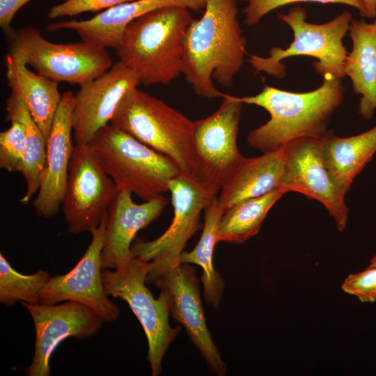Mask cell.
Returning <instances> with one entry per match:
<instances>
[{
  "instance_id": "cell-1",
  "label": "cell",
  "mask_w": 376,
  "mask_h": 376,
  "mask_svg": "<svg viewBox=\"0 0 376 376\" xmlns=\"http://www.w3.org/2000/svg\"><path fill=\"white\" fill-rule=\"evenodd\" d=\"M204 13L191 21L185 39L182 74L203 98L223 97L213 79L233 86L247 55L236 0H206Z\"/></svg>"
},
{
  "instance_id": "cell-2",
  "label": "cell",
  "mask_w": 376,
  "mask_h": 376,
  "mask_svg": "<svg viewBox=\"0 0 376 376\" xmlns=\"http://www.w3.org/2000/svg\"><path fill=\"white\" fill-rule=\"evenodd\" d=\"M344 95L342 79L327 75L318 88L308 92L296 93L266 85L255 95L238 97L243 104L260 107L270 116L266 123L249 132L246 141L263 153L299 139L322 137Z\"/></svg>"
},
{
  "instance_id": "cell-3",
  "label": "cell",
  "mask_w": 376,
  "mask_h": 376,
  "mask_svg": "<svg viewBox=\"0 0 376 376\" xmlns=\"http://www.w3.org/2000/svg\"><path fill=\"white\" fill-rule=\"evenodd\" d=\"M189 10L177 6L160 8L126 26L116 52L140 84L168 85L182 74L184 39L194 19Z\"/></svg>"
},
{
  "instance_id": "cell-4",
  "label": "cell",
  "mask_w": 376,
  "mask_h": 376,
  "mask_svg": "<svg viewBox=\"0 0 376 376\" xmlns=\"http://www.w3.org/2000/svg\"><path fill=\"white\" fill-rule=\"evenodd\" d=\"M89 143L118 190L128 191L145 201L169 191V182L182 172L169 157L111 123Z\"/></svg>"
},
{
  "instance_id": "cell-5",
  "label": "cell",
  "mask_w": 376,
  "mask_h": 376,
  "mask_svg": "<svg viewBox=\"0 0 376 376\" xmlns=\"http://www.w3.org/2000/svg\"><path fill=\"white\" fill-rule=\"evenodd\" d=\"M279 20L290 26L293 32V40L285 49L272 47L268 57L250 55L247 60L256 73L266 72L276 78L286 75L282 61L296 56L313 57V67L322 77L329 75L343 79V65L347 51L343 43L347 35L352 14L345 10L330 21L322 24L308 22L306 10L301 6L290 8L287 13H277Z\"/></svg>"
},
{
  "instance_id": "cell-6",
  "label": "cell",
  "mask_w": 376,
  "mask_h": 376,
  "mask_svg": "<svg viewBox=\"0 0 376 376\" xmlns=\"http://www.w3.org/2000/svg\"><path fill=\"white\" fill-rule=\"evenodd\" d=\"M110 123L173 159L189 173L194 121L137 87L119 103Z\"/></svg>"
},
{
  "instance_id": "cell-7",
  "label": "cell",
  "mask_w": 376,
  "mask_h": 376,
  "mask_svg": "<svg viewBox=\"0 0 376 376\" xmlns=\"http://www.w3.org/2000/svg\"><path fill=\"white\" fill-rule=\"evenodd\" d=\"M242 104L238 97L225 94L216 111L194 121L189 174L215 194L244 158L237 141Z\"/></svg>"
},
{
  "instance_id": "cell-8",
  "label": "cell",
  "mask_w": 376,
  "mask_h": 376,
  "mask_svg": "<svg viewBox=\"0 0 376 376\" xmlns=\"http://www.w3.org/2000/svg\"><path fill=\"white\" fill-rule=\"evenodd\" d=\"M149 269V261L134 257L124 268L102 270V277L106 294L127 302L140 322L148 340V361L152 375L157 376L162 370V359L181 327H172L169 324L166 292L161 290L159 296L154 299L146 286Z\"/></svg>"
},
{
  "instance_id": "cell-9",
  "label": "cell",
  "mask_w": 376,
  "mask_h": 376,
  "mask_svg": "<svg viewBox=\"0 0 376 376\" xmlns=\"http://www.w3.org/2000/svg\"><path fill=\"white\" fill-rule=\"evenodd\" d=\"M7 38L10 50L19 53L27 65L58 83L81 86L105 73L113 65L104 47L83 40L52 42L34 26L13 30Z\"/></svg>"
},
{
  "instance_id": "cell-10",
  "label": "cell",
  "mask_w": 376,
  "mask_h": 376,
  "mask_svg": "<svg viewBox=\"0 0 376 376\" xmlns=\"http://www.w3.org/2000/svg\"><path fill=\"white\" fill-rule=\"evenodd\" d=\"M169 191L173 207L169 227L152 241L134 240L131 246L135 257L150 262L146 283L180 265V257L187 241L201 228V212L217 195L183 172L169 182Z\"/></svg>"
},
{
  "instance_id": "cell-11",
  "label": "cell",
  "mask_w": 376,
  "mask_h": 376,
  "mask_svg": "<svg viewBox=\"0 0 376 376\" xmlns=\"http://www.w3.org/2000/svg\"><path fill=\"white\" fill-rule=\"evenodd\" d=\"M118 189L88 143L74 146L63 213L70 233H92L116 200Z\"/></svg>"
},
{
  "instance_id": "cell-12",
  "label": "cell",
  "mask_w": 376,
  "mask_h": 376,
  "mask_svg": "<svg viewBox=\"0 0 376 376\" xmlns=\"http://www.w3.org/2000/svg\"><path fill=\"white\" fill-rule=\"evenodd\" d=\"M287 156L279 188L321 203L338 231L347 226L348 207L324 162L321 137H304L286 144Z\"/></svg>"
},
{
  "instance_id": "cell-13",
  "label": "cell",
  "mask_w": 376,
  "mask_h": 376,
  "mask_svg": "<svg viewBox=\"0 0 376 376\" xmlns=\"http://www.w3.org/2000/svg\"><path fill=\"white\" fill-rule=\"evenodd\" d=\"M107 217L108 213L91 233V242L75 267L67 274L50 277L45 284L39 294L38 304L77 301L92 308L104 322L117 320L120 310L106 294L102 277L101 253Z\"/></svg>"
},
{
  "instance_id": "cell-14",
  "label": "cell",
  "mask_w": 376,
  "mask_h": 376,
  "mask_svg": "<svg viewBox=\"0 0 376 376\" xmlns=\"http://www.w3.org/2000/svg\"><path fill=\"white\" fill-rule=\"evenodd\" d=\"M21 304L30 313L36 332L32 362L24 369L29 376H49L50 357L61 342L69 337H91L104 322L95 311L77 301H66L58 305Z\"/></svg>"
},
{
  "instance_id": "cell-15",
  "label": "cell",
  "mask_w": 376,
  "mask_h": 376,
  "mask_svg": "<svg viewBox=\"0 0 376 376\" xmlns=\"http://www.w3.org/2000/svg\"><path fill=\"white\" fill-rule=\"evenodd\" d=\"M149 283H153L166 292L170 315L174 321L185 329L191 341L212 372L219 376H224L226 366L206 324L199 282L194 267L187 263L180 264L157 276Z\"/></svg>"
},
{
  "instance_id": "cell-16",
  "label": "cell",
  "mask_w": 376,
  "mask_h": 376,
  "mask_svg": "<svg viewBox=\"0 0 376 376\" xmlns=\"http://www.w3.org/2000/svg\"><path fill=\"white\" fill-rule=\"evenodd\" d=\"M140 84L136 75L119 61L75 94L72 132L76 143H88L110 123L123 97Z\"/></svg>"
},
{
  "instance_id": "cell-17",
  "label": "cell",
  "mask_w": 376,
  "mask_h": 376,
  "mask_svg": "<svg viewBox=\"0 0 376 376\" xmlns=\"http://www.w3.org/2000/svg\"><path fill=\"white\" fill-rule=\"evenodd\" d=\"M74 104L72 91L63 93L47 139L45 166L33 203L39 217L55 216L63 201L74 148L72 142Z\"/></svg>"
},
{
  "instance_id": "cell-18",
  "label": "cell",
  "mask_w": 376,
  "mask_h": 376,
  "mask_svg": "<svg viewBox=\"0 0 376 376\" xmlns=\"http://www.w3.org/2000/svg\"><path fill=\"white\" fill-rule=\"evenodd\" d=\"M132 193L120 190L108 211L103 247L102 269H122L135 257L131 251L139 230L157 219L168 205L162 194L141 204L134 203Z\"/></svg>"
},
{
  "instance_id": "cell-19",
  "label": "cell",
  "mask_w": 376,
  "mask_h": 376,
  "mask_svg": "<svg viewBox=\"0 0 376 376\" xmlns=\"http://www.w3.org/2000/svg\"><path fill=\"white\" fill-rule=\"evenodd\" d=\"M205 3L206 0H134L111 7L88 19L51 23L46 30H72L83 41L116 49L126 26L146 13L172 6L197 12L204 9Z\"/></svg>"
},
{
  "instance_id": "cell-20",
  "label": "cell",
  "mask_w": 376,
  "mask_h": 376,
  "mask_svg": "<svg viewBox=\"0 0 376 376\" xmlns=\"http://www.w3.org/2000/svg\"><path fill=\"white\" fill-rule=\"evenodd\" d=\"M287 156V146L244 157L221 187L217 197L224 212L242 201L263 196L279 188Z\"/></svg>"
},
{
  "instance_id": "cell-21",
  "label": "cell",
  "mask_w": 376,
  "mask_h": 376,
  "mask_svg": "<svg viewBox=\"0 0 376 376\" xmlns=\"http://www.w3.org/2000/svg\"><path fill=\"white\" fill-rule=\"evenodd\" d=\"M348 31L352 49L347 53L343 70L354 93L361 96L359 115L369 120L376 110V19L367 22L352 19Z\"/></svg>"
},
{
  "instance_id": "cell-22",
  "label": "cell",
  "mask_w": 376,
  "mask_h": 376,
  "mask_svg": "<svg viewBox=\"0 0 376 376\" xmlns=\"http://www.w3.org/2000/svg\"><path fill=\"white\" fill-rule=\"evenodd\" d=\"M5 64L8 86L22 96L47 141L61 99L58 83L29 70L16 52L6 54Z\"/></svg>"
},
{
  "instance_id": "cell-23",
  "label": "cell",
  "mask_w": 376,
  "mask_h": 376,
  "mask_svg": "<svg viewBox=\"0 0 376 376\" xmlns=\"http://www.w3.org/2000/svg\"><path fill=\"white\" fill-rule=\"evenodd\" d=\"M321 139L325 166L336 186L346 194L376 152V125L350 137L337 136L330 130Z\"/></svg>"
},
{
  "instance_id": "cell-24",
  "label": "cell",
  "mask_w": 376,
  "mask_h": 376,
  "mask_svg": "<svg viewBox=\"0 0 376 376\" xmlns=\"http://www.w3.org/2000/svg\"><path fill=\"white\" fill-rule=\"evenodd\" d=\"M224 210L215 196L204 209V225L198 242L191 251H183L180 263L196 264L203 269L201 281L203 296L207 304L218 308L226 284L221 274L214 268L213 252L217 241V231Z\"/></svg>"
},
{
  "instance_id": "cell-25",
  "label": "cell",
  "mask_w": 376,
  "mask_h": 376,
  "mask_svg": "<svg viewBox=\"0 0 376 376\" xmlns=\"http://www.w3.org/2000/svg\"><path fill=\"white\" fill-rule=\"evenodd\" d=\"M7 120L19 121L26 133V147L22 173L26 184V191L19 199L27 204L37 194L46 163V139L31 115L23 98L11 93L6 100Z\"/></svg>"
},
{
  "instance_id": "cell-26",
  "label": "cell",
  "mask_w": 376,
  "mask_h": 376,
  "mask_svg": "<svg viewBox=\"0 0 376 376\" xmlns=\"http://www.w3.org/2000/svg\"><path fill=\"white\" fill-rule=\"evenodd\" d=\"M285 194L278 188L226 210L219 225L217 241L241 244L256 235L269 210Z\"/></svg>"
},
{
  "instance_id": "cell-27",
  "label": "cell",
  "mask_w": 376,
  "mask_h": 376,
  "mask_svg": "<svg viewBox=\"0 0 376 376\" xmlns=\"http://www.w3.org/2000/svg\"><path fill=\"white\" fill-rule=\"evenodd\" d=\"M50 277L49 272L42 269L29 275L18 272L1 253L0 302L8 307L17 301L38 304L39 294Z\"/></svg>"
},
{
  "instance_id": "cell-28",
  "label": "cell",
  "mask_w": 376,
  "mask_h": 376,
  "mask_svg": "<svg viewBox=\"0 0 376 376\" xmlns=\"http://www.w3.org/2000/svg\"><path fill=\"white\" fill-rule=\"evenodd\" d=\"M10 127L0 133V167L8 172H22L26 147L24 125L12 120Z\"/></svg>"
},
{
  "instance_id": "cell-29",
  "label": "cell",
  "mask_w": 376,
  "mask_h": 376,
  "mask_svg": "<svg viewBox=\"0 0 376 376\" xmlns=\"http://www.w3.org/2000/svg\"><path fill=\"white\" fill-rule=\"evenodd\" d=\"M245 2L242 13L244 22L249 26L257 25L270 12L286 5L296 3H338L347 5L358 10L364 17L365 8L359 0H239Z\"/></svg>"
},
{
  "instance_id": "cell-30",
  "label": "cell",
  "mask_w": 376,
  "mask_h": 376,
  "mask_svg": "<svg viewBox=\"0 0 376 376\" xmlns=\"http://www.w3.org/2000/svg\"><path fill=\"white\" fill-rule=\"evenodd\" d=\"M61 3L52 6L47 17L54 19L72 17L86 12H97L134 0H59Z\"/></svg>"
},
{
  "instance_id": "cell-31",
  "label": "cell",
  "mask_w": 376,
  "mask_h": 376,
  "mask_svg": "<svg viewBox=\"0 0 376 376\" xmlns=\"http://www.w3.org/2000/svg\"><path fill=\"white\" fill-rule=\"evenodd\" d=\"M342 290L356 296L362 302L375 301L376 267H368L365 270L348 275L341 285Z\"/></svg>"
},
{
  "instance_id": "cell-32",
  "label": "cell",
  "mask_w": 376,
  "mask_h": 376,
  "mask_svg": "<svg viewBox=\"0 0 376 376\" xmlns=\"http://www.w3.org/2000/svg\"><path fill=\"white\" fill-rule=\"evenodd\" d=\"M31 0H0V27L8 37L13 31L11 22L17 12Z\"/></svg>"
},
{
  "instance_id": "cell-33",
  "label": "cell",
  "mask_w": 376,
  "mask_h": 376,
  "mask_svg": "<svg viewBox=\"0 0 376 376\" xmlns=\"http://www.w3.org/2000/svg\"><path fill=\"white\" fill-rule=\"evenodd\" d=\"M365 8L364 17L375 19L376 17V0H359Z\"/></svg>"
},
{
  "instance_id": "cell-34",
  "label": "cell",
  "mask_w": 376,
  "mask_h": 376,
  "mask_svg": "<svg viewBox=\"0 0 376 376\" xmlns=\"http://www.w3.org/2000/svg\"><path fill=\"white\" fill-rule=\"evenodd\" d=\"M368 267H376V255L372 258Z\"/></svg>"
},
{
  "instance_id": "cell-35",
  "label": "cell",
  "mask_w": 376,
  "mask_h": 376,
  "mask_svg": "<svg viewBox=\"0 0 376 376\" xmlns=\"http://www.w3.org/2000/svg\"><path fill=\"white\" fill-rule=\"evenodd\" d=\"M375 301H376V293H375Z\"/></svg>"
}]
</instances>
